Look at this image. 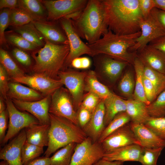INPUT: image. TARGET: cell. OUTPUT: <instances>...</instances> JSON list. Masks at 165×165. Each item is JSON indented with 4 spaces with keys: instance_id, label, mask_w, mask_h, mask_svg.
<instances>
[{
    "instance_id": "6da1fadb",
    "label": "cell",
    "mask_w": 165,
    "mask_h": 165,
    "mask_svg": "<svg viewBox=\"0 0 165 165\" xmlns=\"http://www.w3.org/2000/svg\"><path fill=\"white\" fill-rule=\"evenodd\" d=\"M108 29L119 35L133 34L140 31L143 17L139 0H102Z\"/></svg>"
},
{
    "instance_id": "7a4b0ae2",
    "label": "cell",
    "mask_w": 165,
    "mask_h": 165,
    "mask_svg": "<svg viewBox=\"0 0 165 165\" xmlns=\"http://www.w3.org/2000/svg\"><path fill=\"white\" fill-rule=\"evenodd\" d=\"M141 34L140 31L132 34L119 35L108 29L98 40L86 43L92 51V57L102 54L133 64L136 53L131 52L130 49Z\"/></svg>"
},
{
    "instance_id": "3957f363",
    "label": "cell",
    "mask_w": 165,
    "mask_h": 165,
    "mask_svg": "<svg viewBox=\"0 0 165 165\" xmlns=\"http://www.w3.org/2000/svg\"><path fill=\"white\" fill-rule=\"evenodd\" d=\"M81 38L91 43L99 39L108 30L102 0H89L80 15L72 20Z\"/></svg>"
},
{
    "instance_id": "277c9868",
    "label": "cell",
    "mask_w": 165,
    "mask_h": 165,
    "mask_svg": "<svg viewBox=\"0 0 165 165\" xmlns=\"http://www.w3.org/2000/svg\"><path fill=\"white\" fill-rule=\"evenodd\" d=\"M50 127L49 141L44 156L50 155L71 143L78 144L88 137L79 125L63 118L49 113Z\"/></svg>"
},
{
    "instance_id": "5b68a950",
    "label": "cell",
    "mask_w": 165,
    "mask_h": 165,
    "mask_svg": "<svg viewBox=\"0 0 165 165\" xmlns=\"http://www.w3.org/2000/svg\"><path fill=\"white\" fill-rule=\"evenodd\" d=\"M43 47L33 53L35 63L34 73L41 74L55 79H59L58 74L65 65L69 54L68 44H58L45 39Z\"/></svg>"
},
{
    "instance_id": "8992f818",
    "label": "cell",
    "mask_w": 165,
    "mask_h": 165,
    "mask_svg": "<svg viewBox=\"0 0 165 165\" xmlns=\"http://www.w3.org/2000/svg\"><path fill=\"white\" fill-rule=\"evenodd\" d=\"M6 103L9 122L7 131L1 144L2 145L6 144L9 140L13 138L25 128L33 125L40 123L32 115L19 110L9 97H8L6 100Z\"/></svg>"
},
{
    "instance_id": "52a82bcc",
    "label": "cell",
    "mask_w": 165,
    "mask_h": 165,
    "mask_svg": "<svg viewBox=\"0 0 165 165\" xmlns=\"http://www.w3.org/2000/svg\"><path fill=\"white\" fill-rule=\"evenodd\" d=\"M49 112L78 125L77 112L74 108L73 99L67 88L62 86L51 95Z\"/></svg>"
},
{
    "instance_id": "ba28073f",
    "label": "cell",
    "mask_w": 165,
    "mask_h": 165,
    "mask_svg": "<svg viewBox=\"0 0 165 165\" xmlns=\"http://www.w3.org/2000/svg\"><path fill=\"white\" fill-rule=\"evenodd\" d=\"M140 28L141 34L136 39L135 45L130 49V51L137 52L152 41L165 36V29L157 18L155 8L148 16L141 19Z\"/></svg>"
},
{
    "instance_id": "9c48e42d",
    "label": "cell",
    "mask_w": 165,
    "mask_h": 165,
    "mask_svg": "<svg viewBox=\"0 0 165 165\" xmlns=\"http://www.w3.org/2000/svg\"><path fill=\"white\" fill-rule=\"evenodd\" d=\"M87 0H44L41 2L46 9L47 19L56 20L81 13Z\"/></svg>"
},
{
    "instance_id": "30bf717a",
    "label": "cell",
    "mask_w": 165,
    "mask_h": 165,
    "mask_svg": "<svg viewBox=\"0 0 165 165\" xmlns=\"http://www.w3.org/2000/svg\"><path fill=\"white\" fill-rule=\"evenodd\" d=\"M104 154L100 143H93L87 137L76 144L70 165H94L102 158Z\"/></svg>"
},
{
    "instance_id": "8fae6325",
    "label": "cell",
    "mask_w": 165,
    "mask_h": 165,
    "mask_svg": "<svg viewBox=\"0 0 165 165\" xmlns=\"http://www.w3.org/2000/svg\"><path fill=\"white\" fill-rule=\"evenodd\" d=\"M87 71H60L58 78L69 92L73 99L74 108L77 112L83 99L85 79Z\"/></svg>"
},
{
    "instance_id": "7c38bea8",
    "label": "cell",
    "mask_w": 165,
    "mask_h": 165,
    "mask_svg": "<svg viewBox=\"0 0 165 165\" xmlns=\"http://www.w3.org/2000/svg\"><path fill=\"white\" fill-rule=\"evenodd\" d=\"M60 22L67 38L70 48L65 65L70 66L73 59L84 54L92 56L91 49L86 43H85L82 40L75 28L72 20L63 18L60 19Z\"/></svg>"
},
{
    "instance_id": "4fadbf2b",
    "label": "cell",
    "mask_w": 165,
    "mask_h": 165,
    "mask_svg": "<svg viewBox=\"0 0 165 165\" xmlns=\"http://www.w3.org/2000/svg\"><path fill=\"white\" fill-rule=\"evenodd\" d=\"M11 79L13 82L28 85L33 89L39 92L45 97L51 95L63 85L59 79H54L39 73H34L31 75H25Z\"/></svg>"
},
{
    "instance_id": "5bb4252c",
    "label": "cell",
    "mask_w": 165,
    "mask_h": 165,
    "mask_svg": "<svg viewBox=\"0 0 165 165\" xmlns=\"http://www.w3.org/2000/svg\"><path fill=\"white\" fill-rule=\"evenodd\" d=\"M95 72L97 77H102L111 82L116 81L128 63L99 54L94 57Z\"/></svg>"
},
{
    "instance_id": "9a60e30c",
    "label": "cell",
    "mask_w": 165,
    "mask_h": 165,
    "mask_svg": "<svg viewBox=\"0 0 165 165\" xmlns=\"http://www.w3.org/2000/svg\"><path fill=\"white\" fill-rule=\"evenodd\" d=\"M100 143L105 154L132 145L142 146L129 125L127 124L112 133Z\"/></svg>"
},
{
    "instance_id": "2e32d148",
    "label": "cell",
    "mask_w": 165,
    "mask_h": 165,
    "mask_svg": "<svg viewBox=\"0 0 165 165\" xmlns=\"http://www.w3.org/2000/svg\"><path fill=\"white\" fill-rule=\"evenodd\" d=\"M11 100L17 108L31 114L38 120L40 123L50 124L49 109L51 95L46 96L41 99L32 101Z\"/></svg>"
},
{
    "instance_id": "e0dca14e",
    "label": "cell",
    "mask_w": 165,
    "mask_h": 165,
    "mask_svg": "<svg viewBox=\"0 0 165 165\" xmlns=\"http://www.w3.org/2000/svg\"><path fill=\"white\" fill-rule=\"evenodd\" d=\"M26 141V135L24 129L1 150L0 159L6 161L9 165H23L21 151Z\"/></svg>"
},
{
    "instance_id": "ac0fdd59",
    "label": "cell",
    "mask_w": 165,
    "mask_h": 165,
    "mask_svg": "<svg viewBox=\"0 0 165 165\" xmlns=\"http://www.w3.org/2000/svg\"><path fill=\"white\" fill-rule=\"evenodd\" d=\"M105 109L101 100L92 112L90 119L82 130L93 143L98 142L105 127L104 123Z\"/></svg>"
},
{
    "instance_id": "d6986e66",
    "label": "cell",
    "mask_w": 165,
    "mask_h": 165,
    "mask_svg": "<svg viewBox=\"0 0 165 165\" xmlns=\"http://www.w3.org/2000/svg\"><path fill=\"white\" fill-rule=\"evenodd\" d=\"M137 52L136 57L145 66L165 74V54L148 45Z\"/></svg>"
},
{
    "instance_id": "ffe728a7",
    "label": "cell",
    "mask_w": 165,
    "mask_h": 165,
    "mask_svg": "<svg viewBox=\"0 0 165 165\" xmlns=\"http://www.w3.org/2000/svg\"><path fill=\"white\" fill-rule=\"evenodd\" d=\"M129 125L142 147L146 148H165V142L144 124L131 122Z\"/></svg>"
},
{
    "instance_id": "44dd1931",
    "label": "cell",
    "mask_w": 165,
    "mask_h": 165,
    "mask_svg": "<svg viewBox=\"0 0 165 165\" xmlns=\"http://www.w3.org/2000/svg\"><path fill=\"white\" fill-rule=\"evenodd\" d=\"M32 22L45 39L56 44H68L65 34L56 25L43 20H37Z\"/></svg>"
},
{
    "instance_id": "7402d4cb",
    "label": "cell",
    "mask_w": 165,
    "mask_h": 165,
    "mask_svg": "<svg viewBox=\"0 0 165 165\" xmlns=\"http://www.w3.org/2000/svg\"><path fill=\"white\" fill-rule=\"evenodd\" d=\"M143 147L137 145L127 146L105 153L102 159L110 161H138Z\"/></svg>"
},
{
    "instance_id": "603a6c76",
    "label": "cell",
    "mask_w": 165,
    "mask_h": 165,
    "mask_svg": "<svg viewBox=\"0 0 165 165\" xmlns=\"http://www.w3.org/2000/svg\"><path fill=\"white\" fill-rule=\"evenodd\" d=\"M7 96L11 99L26 101H38L43 98L44 96L30 87L14 82L9 83Z\"/></svg>"
},
{
    "instance_id": "cb8c5ba5",
    "label": "cell",
    "mask_w": 165,
    "mask_h": 165,
    "mask_svg": "<svg viewBox=\"0 0 165 165\" xmlns=\"http://www.w3.org/2000/svg\"><path fill=\"white\" fill-rule=\"evenodd\" d=\"M50 127V124L39 123L25 128L26 141L43 148L47 146Z\"/></svg>"
},
{
    "instance_id": "d4e9b609",
    "label": "cell",
    "mask_w": 165,
    "mask_h": 165,
    "mask_svg": "<svg viewBox=\"0 0 165 165\" xmlns=\"http://www.w3.org/2000/svg\"><path fill=\"white\" fill-rule=\"evenodd\" d=\"M105 109L104 123L108 125L117 114L126 110V100L112 93L104 100Z\"/></svg>"
},
{
    "instance_id": "484cf974",
    "label": "cell",
    "mask_w": 165,
    "mask_h": 165,
    "mask_svg": "<svg viewBox=\"0 0 165 165\" xmlns=\"http://www.w3.org/2000/svg\"><path fill=\"white\" fill-rule=\"evenodd\" d=\"M126 112L130 117L131 122L144 124L151 117L144 103L134 99L126 100Z\"/></svg>"
},
{
    "instance_id": "4316f807",
    "label": "cell",
    "mask_w": 165,
    "mask_h": 165,
    "mask_svg": "<svg viewBox=\"0 0 165 165\" xmlns=\"http://www.w3.org/2000/svg\"><path fill=\"white\" fill-rule=\"evenodd\" d=\"M85 90L95 94L103 100L113 93L99 81L95 72L93 70L87 71L85 79Z\"/></svg>"
},
{
    "instance_id": "83f0119b",
    "label": "cell",
    "mask_w": 165,
    "mask_h": 165,
    "mask_svg": "<svg viewBox=\"0 0 165 165\" xmlns=\"http://www.w3.org/2000/svg\"><path fill=\"white\" fill-rule=\"evenodd\" d=\"M133 65L136 75L133 94L134 99L141 101L148 106L150 104L147 100L145 94L143 81L145 66L137 57L134 59Z\"/></svg>"
},
{
    "instance_id": "f1b7e54d",
    "label": "cell",
    "mask_w": 165,
    "mask_h": 165,
    "mask_svg": "<svg viewBox=\"0 0 165 165\" xmlns=\"http://www.w3.org/2000/svg\"><path fill=\"white\" fill-rule=\"evenodd\" d=\"M13 31L23 38L37 46L42 47L45 45L41 35L32 22L19 27H12Z\"/></svg>"
},
{
    "instance_id": "f546056e",
    "label": "cell",
    "mask_w": 165,
    "mask_h": 165,
    "mask_svg": "<svg viewBox=\"0 0 165 165\" xmlns=\"http://www.w3.org/2000/svg\"><path fill=\"white\" fill-rule=\"evenodd\" d=\"M77 144L71 143L56 152L50 157V165H70Z\"/></svg>"
},
{
    "instance_id": "4dcf8cb0",
    "label": "cell",
    "mask_w": 165,
    "mask_h": 165,
    "mask_svg": "<svg viewBox=\"0 0 165 165\" xmlns=\"http://www.w3.org/2000/svg\"><path fill=\"white\" fill-rule=\"evenodd\" d=\"M18 7L30 14L35 20H43L46 16L45 9L41 1L37 0H18Z\"/></svg>"
},
{
    "instance_id": "1f68e13d",
    "label": "cell",
    "mask_w": 165,
    "mask_h": 165,
    "mask_svg": "<svg viewBox=\"0 0 165 165\" xmlns=\"http://www.w3.org/2000/svg\"><path fill=\"white\" fill-rule=\"evenodd\" d=\"M0 62L10 79L24 75V72L18 66L8 52L0 49Z\"/></svg>"
},
{
    "instance_id": "d6a6232c",
    "label": "cell",
    "mask_w": 165,
    "mask_h": 165,
    "mask_svg": "<svg viewBox=\"0 0 165 165\" xmlns=\"http://www.w3.org/2000/svg\"><path fill=\"white\" fill-rule=\"evenodd\" d=\"M130 121V118L126 112H121L117 114L105 127L98 142H101L110 134L127 124Z\"/></svg>"
},
{
    "instance_id": "836d02e7",
    "label": "cell",
    "mask_w": 165,
    "mask_h": 165,
    "mask_svg": "<svg viewBox=\"0 0 165 165\" xmlns=\"http://www.w3.org/2000/svg\"><path fill=\"white\" fill-rule=\"evenodd\" d=\"M144 76L151 82L158 96L165 90V74L145 66Z\"/></svg>"
},
{
    "instance_id": "e575fe53",
    "label": "cell",
    "mask_w": 165,
    "mask_h": 165,
    "mask_svg": "<svg viewBox=\"0 0 165 165\" xmlns=\"http://www.w3.org/2000/svg\"><path fill=\"white\" fill-rule=\"evenodd\" d=\"M35 18L24 9L17 7L12 9L9 26L16 27L24 25L35 20Z\"/></svg>"
},
{
    "instance_id": "d590c367",
    "label": "cell",
    "mask_w": 165,
    "mask_h": 165,
    "mask_svg": "<svg viewBox=\"0 0 165 165\" xmlns=\"http://www.w3.org/2000/svg\"><path fill=\"white\" fill-rule=\"evenodd\" d=\"M147 108L151 117L165 116V90L152 102L147 106Z\"/></svg>"
},
{
    "instance_id": "8d00e7d4",
    "label": "cell",
    "mask_w": 165,
    "mask_h": 165,
    "mask_svg": "<svg viewBox=\"0 0 165 165\" xmlns=\"http://www.w3.org/2000/svg\"><path fill=\"white\" fill-rule=\"evenodd\" d=\"M44 152L43 148L25 141L21 151V158L23 165L40 156Z\"/></svg>"
},
{
    "instance_id": "74e56055",
    "label": "cell",
    "mask_w": 165,
    "mask_h": 165,
    "mask_svg": "<svg viewBox=\"0 0 165 165\" xmlns=\"http://www.w3.org/2000/svg\"><path fill=\"white\" fill-rule=\"evenodd\" d=\"M163 149L161 147H143L138 162L142 165H157L158 159Z\"/></svg>"
},
{
    "instance_id": "f35d334b",
    "label": "cell",
    "mask_w": 165,
    "mask_h": 165,
    "mask_svg": "<svg viewBox=\"0 0 165 165\" xmlns=\"http://www.w3.org/2000/svg\"><path fill=\"white\" fill-rule=\"evenodd\" d=\"M135 81L132 72L128 71L123 75L120 80L118 88L124 96L130 97L134 94Z\"/></svg>"
},
{
    "instance_id": "ab89813d",
    "label": "cell",
    "mask_w": 165,
    "mask_h": 165,
    "mask_svg": "<svg viewBox=\"0 0 165 165\" xmlns=\"http://www.w3.org/2000/svg\"><path fill=\"white\" fill-rule=\"evenodd\" d=\"M5 36L6 40L23 50L33 51L38 48L16 33L8 32L5 34Z\"/></svg>"
},
{
    "instance_id": "60d3db41",
    "label": "cell",
    "mask_w": 165,
    "mask_h": 165,
    "mask_svg": "<svg viewBox=\"0 0 165 165\" xmlns=\"http://www.w3.org/2000/svg\"><path fill=\"white\" fill-rule=\"evenodd\" d=\"M144 124L165 142V116L150 117Z\"/></svg>"
},
{
    "instance_id": "b9f144b4",
    "label": "cell",
    "mask_w": 165,
    "mask_h": 165,
    "mask_svg": "<svg viewBox=\"0 0 165 165\" xmlns=\"http://www.w3.org/2000/svg\"><path fill=\"white\" fill-rule=\"evenodd\" d=\"M12 10L4 9L0 13V43L2 45L5 43L6 39L5 31L9 26Z\"/></svg>"
},
{
    "instance_id": "7bdbcfd3",
    "label": "cell",
    "mask_w": 165,
    "mask_h": 165,
    "mask_svg": "<svg viewBox=\"0 0 165 165\" xmlns=\"http://www.w3.org/2000/svg\"><path fill=\"white\" fill-rule=\"evenodd\" d=\"M101 100L95 94L90 92L84 96L81 106L87 109L92 113Z\"/></svg>"
},
{
    "instance_id": "ee69618b",
    "label": "cell",
    "mask_w": 165,
    "mask_h": 165,
    "mask_svg": "<svg viewBox=\"0 0 165 165\" xmlns=\"http://www.w3.org/2000/svg\"><path fill=\"white\" fill-rule=\"evenodd\" d=\"M9 76L6 70L0 64V92L1 97L6 100L8 97L7 94L9 90L8 80Z\"/></svg>"
},
{
    "instance_id": "f6af8a7d",
    "label": "cell",
    "mask_w": 165,
    "mask_h": 165,
    "mask_svg": "<svg viewBox=\"0 0 165 165\" xmlns=\"http://www.w3.org/2000/svg\"><path fill=\"white\" fill-rule=\"evenodd\" d=\"M12 53L16 60L23 65L29 66L31 65V58L24 50L16 48L13 50Z\"/></svg>"
},
{
    "instance_id": "bcb514c9",
    "label": "cell",
    "mask_w": 165,
    "mask_h": 165,
    "mask_svg": "<svg viewBox=\"0 0 165 165\" xmlns=\"http://www.w3.org/2000/svg\"><path fill=\"white\" fill-rule=\"evenodd\" d=\"M143 81L145 94L147 100L150 104L156 99L157 96L152 83L144 75Z\"/></svg>"
},
{
    "instance_id": "7dc6e473",
    "label": "cell",
    "mask_w": 165,
    "mask_h": 165,
    "mask_svg": "<svg viewBox=\"0 0 165 165\" xmlns=\"http://www.w3.org/2000/svg\"><path fill=\"white\" fill-rule=\"evenodd\" d=\"M92 112L80 106L77 111L78 125L82 129L90 121Z\"/></svg>"
},
{
    "instance_id": "c3c4849f",
    "label": "cell",
    "mask_w": 165,
    "mask_h": 165,
    "mask_svg": "<svg viewBox=\"0 0 165 165\" xmlns=\"http://www.w3.org/2000/svg\"><path fill=\"white\" fill-rule=\"evenodd\" d=\"M139 6L143 17L148 16L155 8L154 0H139Z\"/></svg>"
},
{
    "instance_id": "681fc988",
    "label": "cell",
    "mask_w": 165,
    "mask_h": 165,
    "mask_svg": "<svg viewBox=\"0 0 165 165\" xmlns=\"http://www.w3.org/2000/svg\"><path fill=\"white\" fill-rule=\"evenodd\" d=\"M7 111L6 110L0 113V143H2L6 135V130L8 127Z\"/></svg>"
},
{
    "instance_id": "f907efd6",
    "label": "cell",
    "mask_w": 165,
    "mask_h": 165,
    "mask_svg": "<svg viewBox=\"0 0 165 165\" xmlns=\"http://www.w3.org/2000/svg\"><path fill=\"white\" fill-rule=\"evenodd\" d=\"M148 45L159 50L165 54V36L152 41Z\"/></svg>"
},
{
    "instance_id": "816d5d0a",
    "label": "cell",
    "mask_w": 165,
    "mask_h": 165,
    "mask_svg": "<svg viewBox=\"0 0 165 165\" xmlns=\"http://www.w3.org/2000/svg\"><path fill=\"white\" fill-rule=\"evenodd\" d=\"M24 165H50V157L45 156H39L28 162Z\"/></svg>"
},
{
    "instance_id": "f5cc1de1",
    "label": "cell",
    "mask_w": 165,
    "mask_h": 165,
    "mask_svg": "<svg viewBox=\"0 0 165 165\" xmlns=\"http://www.w3.org/2000/svg\"><path fill=\"white\" fill-rule=\"evenodd\" d=\"M18 6V0H0V9H8L11 10L16 9Z\"/></svg>"
},
{
    "instance_id": "db71d44e",
    "label": "cell",
    "mask_w": 165,
    "mask_h": 165,
    "mask_svg": "<svg viewBox=\"0 0 165 165\" xmlns=\"http://www.w3.org/2000/svg\"><path fill=\"white\" fill-rule=\"evenodd\" d=\"M157 18L162 26L165 29V11L155 8Z\"/></svg>"
},
{
    "instance_id": "11a10c76",
    "label": "cell",
    "mask_w": 165,
    "mask_h": 165,
    "mask_svg": "<svg viewBox=\"0 0 165 165\" xmlns=\"http://www.w3.org/2000/svg\"><path fill=\"white\" fill-rule=\"evenodd\" d=\"M123 162L118 161H110L102 159H100L94 165H123Z\"/></svg>"
},
{
    "instance_id": "9f6ffc18",
    "label": "cell",
    "mask_w": 165,
    "mask_h": 165,
    "mask_svg": "<svg viewBox=\"0 0 165 165\" xmlns=\"http://www.w3.org/2000/svg\"><path fill=\"white\" fill-rule=\"evenodd\" d=\"M81 69H86L89 68L91 65V61L88 57H81Z\"/></svg>"
},
{
    "instance_id": "6f0895ef",
    "label": "cell",
    "mask_w": 165,
    "mask_h": 165,
    "mask_svg": "<svg viewBox=\"0 0 165 165\" xmlns=\"http://www.w3.org/2000/svg\"><path fill=\"white\" fill-rule=\"evenodd\" d=\"M155 8L165 11V0H154Z\"/></svg>"
},
{
    "instance_id": "680465c9",
    "label": "cell",
    "mask_w": 165,
    "mask_h": 165,
    "mask_svg": "<svg viewBox=\"0 0 165 165\" xmlns=\"http://www.w3.org/2000/svg\"><path fill=\"white\" fill-rule=\"evenodd\" d=\"M3 98L2 97L0 98V113L6 110V106L4 103Z\"/></svg>"
},
{
    "instance_id": "91938a15",
    "label": "cell",
    "mask_w": 165,
    "mask_h": 165,
    "mask_svg": "<svg viewBox=\"0 0 165 165\" xmlns=\"http://www.w3.org/2000/svg\"><path fill=\"white\" fill-rule=\"evenodd\" d=\"M0 165H9L8 163L6 161L3 160L0 163Z\"/></svg>"
}]
</instances>
